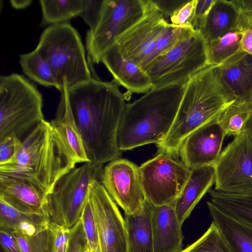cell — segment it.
Returning a JSON list of instances; mask_svg holds the SVG:
<instances>
[{"mask_svg":"<svg viewBox=\"0 0 252 252\" xmlns=\"http://www.w3.org/2000/svg\"><path fill=\"white\" fill-rule=\"evenodd\" d=\"M60 92L71 110L89 162L102 166L120 158L118 134L126 104L119 85L92 77Z\"/></svg>","mask_w":252,"mask_h":252,"instance_id":"obj_1","label":"cell"},{"mask_svg":"<svg viewBox=\"0 0 252 252\" xmlns=\"http://www.w3.org/2000/svg\"><path fill=\"white\" fill-rule=\"evenodd\" d=\"M237 99L224 84L218 66L210 65L195 73L186 84L169 132L157 144L158 153L178 157L179 148L189 135L219 119Z\"/></svg>","mask_w":252,"mask_h":252,"instance_id":"obj_2","label":"cell"},{"mask_svg":"<svg viewBox=\"0 0 252 252\" xmlns=\"http://www.w3.org/2000/svg\"><path fill=\"white\" fill-rule=\"evenodd\" d=\"M76 164L50 122L44 120L21 141L15 158L0 164V174L27 181L46 197Z\"/></svg>","mask_w":252,"mask_h":252,"instance_id":"obj_3","label":"cell"},{"mask_svg":"<svg viewBox=\"0 0 252 252\" xmlns=\"http://www.w3.org/2000/svg\"><path fill=\"white\" fill-rule=\"evenodd\" d=\"M186 84L153 88L134 102L126 104L118 134L120 150H130L161 142L174 123Z\"/></svg>","mask_w":252,"mask_h":252,"instance_id":"obj_4","label":"cell"},{"mask_svg":"<svg viewBox=\"0 0 252 252\" xmlns=\"http://www.w3.org/2000/svg\"><path fill=\"white\" fill-rule=\"evenodd\" d=\"M35 49L50 65L60 92L92 78L80 36L68 23L48 27Z\"/></svg>","mask_w":252,"mask_h":252,"instance_id":"obj_5","label":"cell"},{"mask_svg":"<svg viewBox=\"0 0 252 252\" xmlns=\"http://www.w3.org/2000/svg\"><path fill=\"white\" fill-rule=\"evenodd\" d=\"M43 98L34 84L12 73L0 77V140L14 134L22 140L44 120Z\"/></svg>","mask_w":252,"mask_h":252,"instance_id":"obj_6","label":"cell"},{"mask_svg":"<svg viewBox=\"0 0 252 252\" xmlns=\"http://www.w3.org/2000/svg\"><path fill=\"white\" fill-rule=\"evenodd\" d=\"M102 170V166L86 162L64 175L46 197L44 211L50 223L71 229L80 220L90 186L100 181Z\"/></svg>","mask_w":252,"mask_h":252,"instance_id":"obj_7","label":"cell"},{"mask_svg":"<svg viewBox=\"0 0 252 252\" xmlns=\"http://www.w3.org/2000/svg\"><path fill=\"white\" fill-rule=\"evenodd\" d=\"M208 65L206 42L200 32L196 31L156 58L144 70L153 88H158L186 84L191 77Z\"/></svg>","mask_w":252,"mask_h":252,"instance_id":"obj_8","label":"cell"},{"mask_svg":"<svg viewBox=\"0 0 252 252\" xmlns=\"http://www.w3.org/2000/svg\"><path fill=\"white\" fill-rule=\"evenodd\" d=\"M151 3V0H104L96 26L87 32L88 63H100L104 53L146 14Z\"/></svg>","mask_w":252,"mask_h":252,"instance_id":"obj_9","label":"cell"},{"mask_svg":"<svg viewBox=\"0 0 252 252\" xmlns=\"http://www.w3.org/2000/svg\"><path fill=\"white\" fill-rule=\"evenodd\" d=\"M177 157L159 153L139 166L146 200L153 206L174 205L190 174Z\"/></svg>","mask_w":252,"mask_h":252,"instance_id":"obj_10","label":"cell"},{"mask_svg":"<svg viewBox=\"0 0 252 252\" xmlns=\"http://www.w3.org/2000/svg\"><path fill=\"white\" fill-rule=\"evenodd\" d=\"M213 166L215 190L229 194L252 193V138L246 130L234 137Z\"/></svg>","mask_w":252,"mask_h":252,"instance_id":"obj_11","label":"cell"},{"mask_svg":"<svg viewBox=\"0 0 252 252\" xmlns=\"http://www.w3.org/2000/svg\"><path fill=\"white\" fill-rule=\"evenodd\" d=\"M89 198L97 226L100 252H127L125 221L100 181H94L90 186Z\"/></svg>","mask_w":252,"mask_h":252,"instance_id":"obj_12","label":"cell"},{"mask_svg":"<svg viewBox=\"0 0 252 252\" xmlns=\"http://www.w3.org/2000/svg\"><path fill=\"white\" fill-rule=\"evenodd\" d=\"M100 182L125 214L139 211L146 201L139 167L126 159L108 162L103 168Z\"/></svg>","mask_w":252,"mask_h":252,"instance_id":"obj_13","label":"cell"},{"mask_svg":"<svg viewBox=\"0 0 252 252\" xmlns=\"http://www.w3.org/2000/svg\"><path fill=\"white\" fill-rule=\"evenodd\" d=\"M146 14L116 41L122 56L143 69L168 22L152 0Z\"/></svg>","mask_w":252,"mask_h":252,"instance_id":"obj_14","label":"cell"},{"mask_svg":"<svg viewBox=\"0 0 252 252\" xmlns=\"http://www.w3.org/2000/svg\"><path fill=\"white\" fill-rule=\"evenodd\" d=\"M218 120L196 129L181 144L178 157L189 169L213 166L217 161L226 136Z\"/></svg>","mask_w":252,"mask_h":252,"instance_id":"obj_15","label":"cell"},{"mask_svg":"<svg viewBox=\"0 0 252 252\" xmlns=\"http://www.w3.org/2000/svg\"><path fill=\"white\" fill-rule=\"evenodd\" d=\"M101 62L113 77V81L133 93H147L153 88L145 71L132 61L124 58L115 43L103 55Z\"/></svg>","mask_w":252,"mask_h":252,"instance_id":"obj_16","label":"cell"},{"mask_svg":"<svg viewBox=\"0 0 252 252\" xmlns=\"http://www.w3.org/2000/svg\"><path fill=\"white\" fill-rule=\"evenodd\" d=\"M151 222L154 252H182V225L173 205L153 206Z\"/></svg>","mask_w":252,"mask_h":252,"instance_id":"obj_17","label":"cell"},{"mask_svg":"<svg viewBox=\"0 0 252 252\" xmlns=\"http://www.w3.org/2000/svg\"><path fill=\"white\" fill-rule=\"evenodd\" d=\"M0 199L24 212L45 213L46 196L24 180L0 174Z\"/></svg>","mask_w":252,"mask_h":252,"instance_id":"obj_18","label":"cell"},{"mask_svg":"<svg viewBox=\"0 0 252 252\" xmlns=\"http://www.w3.org/2000/svg\"><path fill=\"white\" fill-rule=\"evenodd\" d=\"M221 79L239 100L252 99V55L241 50L218 65Z\"/></svg>","mask_w":252,"mask_h":252,"instance_id":"obj_19","label":"cell"},{"mask_svg":"<svg viewBox=\"0 0 252 252\" xmlns=\"http://www.w3.org/2000/svg\"><path fill=\"white\" fill-rule=\"evenodd\" d=\"M215 178L213 166L191 169L187 181L173 205L181 225L202 197L210 190L215 183Z\"/></svg>","mask_w":252,"mask_h":252,"instance_id":"obj_20","label":"cell"},{"mask_svg":"<svg viewBox=\"0 0 252 252\" xmlns=\"http://www.w3.org/2000/svg\"><path fill=\"white\" fill-rule=\"evenodd\" d=\"M50 122L73 160L89 162L73 115L63 97L61 96L56 117Z\"/></svg>","mask_w":252,"mask_h":252,"instance_id":"obj_21","label":"cell"},{"mask_svg":"<svg viewBox=\"0 0 252 252\" xmlns=\"http://www.w3.org/2000/svg\"><path fill=\"white\" fill-rule=\"evenodd\" d=\"M213 221L232 252H252V227L207 202Z\"/></svg>","mask_w":252,"mask_h":252,"instance_id":"obj_22","label":"cell"},{"mask_svg":"<svg viewBox=\"0 0 252 252\" xmlns=\"http://www.w3.org/2000/svg\"><path fill=\"white\" fill-rule=\"evenodd\" d=\"M153 205L147 200L139 211L125 214L127 252H154L152 227Z\"/></svg>","mask_w":252,"mask_h":252,"instance_id":"obj_23","label":"cell"},{"mask_svg":"<svg viewBox=\"0 0 252 252\" xmlns=\"http://www.w3.org/2000/svg\"><path fill=\"white\" fill-rule=\"evenodd\" d=\"M45 213H28L13 207L0 199V227L10 232L31 236L49 227Z\"/></svg>","mask_w":252,"mask_h":252,"instance_id":"obj_24","label":"cell"},{"mask_svg":"<svg viewBox=\"0 0 252 252\" xmlns=\"http://www.w3.org/2000/svg\"><path fill=\"white\" fill-rule=\"evenodd\" d=\"M239 13L228 0H216L200 32L206 43L239 30Z\"/></svg>","mask_w":252,"mask_h":252,"instance_id":"obj_25","label":"cell"},{"mask_svg":"<svg viewBox=\"0 0 252 252\" xmlns=\"http://www.w3.org/2000/svg\"><path fill=\"white\" fill-rule=\"evenodd\" d=\"M208 192L210 201L218 209L252 227V193L229 194L215 189Z\"/></svg>","mask_w":252,"mask_h":252,"instance_id":"obj_26","label":"cell"},{"mask_svg":"<svg viewBox=\"0 0 252 252\" xmlns=\"http://www.w3.org/2000/svg\"><path fill=\"white\" fill-rule=\"evenodd\" d=\"M41 25L67 23L80 16L83 10L84 0H40Z\"/></svg>","mask_w":252,"mask_h":252,"instance_id":"obj_27","label":"cell"},{"mask_svg":"<svg viewBox=\"0 0 252 252\" xmlns=\"http://www.w3.org/2000/svg\"><path fill=\"white\" fill-rule=\"evenodd\" d=\"M19 62L23 72L31 80L44 87H57L50 65L35 49L20 55Z\"/></svg>","mask_w":252,"mask_h":252,"instance_id":"obj_28","label":"cell"},{"mask_svg":"<svg viewBox=\"0 0 252 252\" xmlns=\"http://www.w3.org/2000/svg\"><path fill=\"white\" fill-rule=\"evenodd\" d=\"M252 113V99H237L221 115L218 121L226 135L236 136L242 133Z\"/></svg>","mask_w":252,"mask_h":252,"instance_id":"obj_29","label":"cell"},{"mask_svg":"<svg viewBox=\"0 0 252 252\" xmlns=\"http://www.w3.org/2000/svg\"><path fill=\"white\" fill-rule=\"evenodd\" d=\"M242 33L240 31L228 33L207 43L209 65H219L242 50Z\"/></svg>","mask_w":252,"mask_h":252,"instance_id":"obj_30","label":"cell"},{"mask_svg":"<svg viewBox=\"0 0 252 252\" xmlns=\"http://www.w3.org/2000/svg\"><path fill=\"white\" fill-rule=\"evenodd\" d=\"M196 31L191 27L176 26L168 23L158 38L154 50L143 69L156 58L171 49L181 41L190 36Z\"/></svg>","mask_w":252,"mask_h":252,"instance_id":"obj_31","label":"cell"},{"mask_svg":"<svg viewBox=\"0 0 252 252\" xmlns=\"http://www.w3.org/2000/svg\"><path fill=\"white\" fill-rule=\"evenodd\" d=\"M182 252H232L212 221L206 232Z\"/></svg>","mask_w":252,"mask_h":252,"instance_id":"obj_32","label":"cell"},{"mask_svg":"<svg viewBox=\"0 0 252 252\" xmlns=\"http://www.w3.org/2000/svg\"><path fill=\"white\" fill-rule=\"evenodd\" d=\"M17 240L22 252H54V237L52 230L46 228L38 233L27 236L10 232Z\"/></svg>","mask_w":252,"mask_h":252,"instance_id":"obj_33","label":"cell"},{"mask_svg":"<svg viewBox=\"0 0 252 252\" xmlns=\"http://www.w3.org/2000/svg\"><path fill=\"white\" fill-rule=\"evenodd\" d=\"M80 220L87 240V249L99 251L97 226L93 207L89 197L83 208Z\"/></svg>","mask_w":252,"mask_h":252,"instance_id":"obj_34","label":"cell"},{"mask_svg":"<svg viewBox=\"0 0 252 252\" xmlns=\"http://www.w3.org/2000/svg\"><path fill=\"white\" fill-rule=\"evenodd\" d=\"M104 0H84L83 10L80 15L85 23L94 30L100 19Z\"/></svg>","mask_w":252,"mask_h":252,"instance_id":"obj_35","label":"cell"},{"mask_svg":"<svg viewBox=\"0 0 252 252\" xmlns=\"http://www.w3.org/2000/svg\"><path fill=\"white\" fill-rule=\"evenodd\" d=\"M21 140L14 134L0 140V164L8 163L15 158Z\"/></svg>","mask_w":252,"mask_h":252,"instance_id":"obj_36","label":"cell"},{"mask_svg":"<svg viewBox=\"0 0 252 252\" xmlns=\"http://www.w3.org/2000/svg\"><path fill=\"white\" fill-rule=\"evenodd\" d=\"M197 0H189L170 17L172 25L179 27H192V21Z\"/></svg>","mask_w":252,"mask_h":252,"instance_id":"obj_37","label":"cell"},{"mask_svg":"<svg viewBox=\"0 0 252 252\" xmlns=\"http://www.w3.org/2000/svg\"><path fill=\"white\" fill-rule=\"evenodd\" d=\"M88 248L87 242L81 220H80L70 229L67 252H84Z\"/></svg>","mask_w":252,"mask_h":252,"instance_id":"obj_38","label":"cell"},{"mask_svg":"<svg viewBox=\"0 0 252 252\" xmlns=\"http://www.w3.org/2000/svg\"><path fill=\"white\" fill-rule=\"evenodd\" d=\"M49 228L54 237V252H67L70 229L55 223H50Z\"/></svg>","mask_w":252,"mask_h":252,"instance_id":"obj_39","label":"cell"},{"mask_svg":"<svg viewBox=\"0 0 252 252\" xmlns=\"http://www.w3.org/2000/svg\"><path fill=\"white\" fill-rule=\"evenodd\" d=\"M216 0H197L192 27L195 31H200Z\"/></svg>","mask_w":252,"mask_h":252,"instance_id":"obj_40","label":"cell"},{"mask_svg":"<svg viewBox=\"0 0 252 252\" xmlns=\"http://www.w3.org/2000/svg\"><path fill=\"white\" fill-rule=\"evenodd\" d=\"M238 27L242 33V49L252 55V16L239 14Z\"/></svg>","mask_w":252,"mask_h":252,"instance_id":"obj_41","label":"cell"},{"mask_svg":"<svg viewBox=\"0 0 252 252\" xmlns=\"http://www.w3.org/2000/svg\"><path fill=\"white\" fill-rule=\"evenodd\" d=\"M158 10L164 17H170L189 0H152Z\"/></svg>","mask_w":252,"mask_h":252,"instance_id":"obj_42","label":"cell"},{"mask_svg":"<svg viewBox=\"0 0 252 252\" xmlns=\"http://www.w3.org/2000/svg\"><path fill=\"white\" fill-rule=\"evenodd\" d=\"M0 242L3 252H22L15 237L9 231L0 228Z\"/></svg>","mask_w":252,"mask_h":252,"instance_id":"obj_43","label":"cell"},{"mask_svg":"<svg viewBox=\"0 0 252 252\" xmlns=\"http://www.w3.org/2000/svg\"><path fill=\"white\" fill-rule=\"evenodd\" d=\"M239 14L252 16V0H230Z\"/></svg>","mask_w":252,"mask_h":252,"instance_id":"obj_44","label":"cell"},{"mask_svg":"<svg viewBox=\"0 0 252 252\" xmlns=\"http://www.w3.org/2000/svg\"><path fill=\"white\" fill-rule=\"evenodd\" d=\"M31 0H10L11 6L16 9H22L28 7L32 3Z\"/></svg>","mask_w":252,"mask_h":252,"instance_id":"obj_45","label":"cell"},{"mask_svg":"<svg viewBox=\"0 0 252 252\" xmlns=\"http://www.w3.org/2000/svg\"><path fill=\"white\" fill-rule=\"evenodd\" d=\"M244 129L249 133L252 138V113Z\"/></svg>","mask_w":252,"mask_h":252,"instance_id":"obj_46","label":"cell"},{"mask_svg":"<svg viewBox=\"0 0 252 252\" xmlns=\"http://www.w3.org/2000/svg\"><path fill=\"white\" fill-rule=\"evenodd\" d=\"M86 252H100L99 251H93V250H90L87 249Z\"/></svg>","mask_w":252,"mask_h":252,"instance_id":"obj_47","label":"cell"},{"mask_svg":"<svg viewBox=\"0 0 252 252\" xmlns=\"http://www.w3.org/2000/svg\"><path fill=\"white\" fill-rule=\"evenodd\" d=\"M86 251H87V250H86ZM86 251L85 252H86Z\"/></svg>","mask_w":252,"mask_h":252,"instance_id":"obj_48","label":"cell"}]
</instances>
